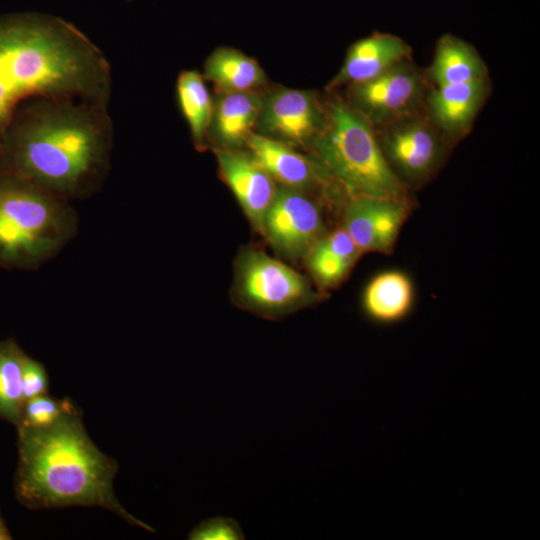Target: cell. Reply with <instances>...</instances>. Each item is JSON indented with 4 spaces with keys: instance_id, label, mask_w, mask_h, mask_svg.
I'll list each match as a JSON object with an SVG mask.
<instances>
[{
    "instance_id": "cell-19",
    "label": "cell",
    "mask_w": 540,
    "mask_h": 540,
    "mask_svg": "<svg viewBox=\"0 0 540 540\" xmlns=\"http://www.w3.org/2000/svg\"><path fill=\"white\" fill-rule=\"evenodd\" d=\"M486 67L478 53L463 40L443 36L436 48L430 68L435 86L486 78Z\"/></svg>"
},
{
    "instance_id": "cell-14",
    "label": "cell",
    "mask_w": 540,
    "mask_h": 540,
    "mask_svg": "<svg viewBox=\"0 0 540 540\" xmlns=\"http://www.w3.org/2000/svg\"><path fill=\"white\" fill-rule=\"evenodd\" d=\"M409 46L399 37L375 33L360 39L349 48L343 65L330 87L354 85L370 80L392 66L408 60Z\"/></svg>"
},
{
    "instance_id": "cell-20",
    "label": "cell",
    "mask_w": 540,
    "mask_h": 540,
    "mask_svg": "<svg viewBox=\"0 0 540 540\" xmlns=\"http://www.w3.org/2000/svg\"><path fill=\"white\" fill-rule=\"evenodd\" d=\"M360 250L343 229L319 239L309 251V265L324 285L340 281L358 257Z\"/></svg>"
},
{
    "instance_id": "cell-6",
    "label": "cell",
    "mask_w": 540,
    "mask_h": 540,
    "mask_svg": "<svg viewBox=\"0 0 540 540\" xmlns=\"http://www.w3.org/2000/svg\"><path fill=\"white\" fill-rule=\"evenodd\" d=\"M238 286L244 302L254 310L276 316L310 299L306 279L291 267L259 251H247L238 266Z\"/></svg>"
},
{
    "instance_id": "cell-5",
    "label": "cell",
    "mask_w": 540,
    "mask_h": 540,
    "mask_svg": "<svg viewBox=\"0 0 540 540\" xmlns=\"http://www.w3.org/2000/svg\"><path fill=\"white\" fill-rule=\"evenodd\" d=\"M312 145L319 164L351 197L403 200V185L386 161L372 124L347 102L331 101Z\"/></svg>"
},
{
    "instance_id": "cell-1",
    "label": "cell",
    "mask_w": 540,
    "mask_h": 540,
    "mask_svg": "<svg viewBox=\"0 0 540 540\" xmlns=\"http://www.w3.org/2000/svg\"><path fill=\"white\" fill-rule=\"evenodd\" d=\"M108 106L38 96L17 110L0 144V173L13 174L68 200L100 190L110 169Z\"/></svg>"
},
{
    "instance_id": "cell-17",
    "label": "cell",
    "mask_w": 540,
    "mask_h": 540,
    "mask_svg": "<svg viewBox=\"0 0 540 540\" xmlns=\"http://www.w3.org/2000/svg\"><path fill=\"white\" fill-rule=\"evenodd\" d=\"M413 304V286L401 271L390 270L375 276L367 285L363 306L367 316L381 324L405 318Z\"/></svg>"
},
{
    "instance_id": "cell-27",
    "label": "cell",
    "mask_w": 540,
    "mask_h": 540,
    "mask_svg": "<svg viewBox=\"0 0 540 540\" xmlns=\"http://www.w3.org/2000/svg\"><path fill=\"white\" fill-rule=\"evenodd\" d=\"M1 520H3V519H2V517H1V515H0V521H1Z\"/></svg>"
},
{
    "instance_id": "cell-11",
    "label": "cell",
    "mask_w": 540,
    "mask_h": 540,
    "mask_svg": "<svg viewBox=\"0 0 540 540\" xmlns=\"http://www.w3.org/2000/svg\"><path fill=\"white\" fill-rule=\"evenodd\" d=\"M406 216L403 200L352 197L344 230L360 251L391 250Z\"/></svg>"
},
{
    "instance_id": "cell-16",
    "label": "cell",
    "mask_w": 540,
    "mask_h": 540,
    "mask_svg": "<svg viewBox=\"0 0 540 540\" xmlns=\"http://www.w3.org/2000/svg\"><path fill=\"white\" fill-rule=\"evenodd\" d=\"M263 97L256 91L220 92L213 102L208 134L222 149H237L257 126Z\"/></svg>"
},
{
    "instance_id": "cell-26",
    "label": "cell",
    "mask_w": 540,
    "mask_h": 540,
    "mask_svg": "<svg viewBox=\"0 0 540 540\" xmlns=\"http://www.w3.org/2000/svg\"><path fill=\"white\" fill-rule=\"evenodd\" d=\"M11 539V535L8 531V529L6 528L3 520L0 521V540H10Z\"/></svg>"
},
{
    "instance_id": "cell-23",
    "label": "cell",
    "mask_w": 540,
    "mask_h": 540,
    "mask_svg": "<svg viewBox=\"0 0 540 540\" xmlns=\"http://www.w3.org/2000/svg\"><path fill=\"white\" fill-rule=\"evenodd\" d=\"M74 404L68 399H55L40 395L28 399L22 408L19 425L28 427H45L56 422Z\"/></svg>"
},
{
    "instance_id": "cell-2",
    "label": "cell",
    "mask_w": 540,
    "mask_h": 540,
    "mask_svg": "<svg viewBox=\"0 0 540 540\" xmlns=\"http://www.w3.org/2000/svg\"><path fill=\"white\" fill-rule=\"evenodd\" d=\"M110 64L76 26L48 14L0 18V144L20 103L38 96L108 106Z\"/></svg>"
},
{
    "instance_id": "cell-24",
    "label": "cell",
    "mask_w": 540,
    "mask_h": 540,
    "mask_svg": "<svg viewBox=\"0 0 540 540\" xmlns=\"http://www.w3.org/2000/svg\"><path fill=\"white\" fill-rule=\"evenodd\" d=\"M191 540H243L240 525L232 518L217 516L199 523L189 533Z\"/></svg>"
},
{
    "instance_id": "cell-18",
    "label": "cell",
    "mask_w": 540,
    "mask_h": 540,
    "mask_svg": "<svg viewBox=\"0 0 540 540\" xmlns=\"http://www.w3.org/2000/svg\"><path fill=\"white\" fill-rule=\"evenodd\" d=\"M203 77L213 82L220 92L254 91L267 79L254 58L230 47H220L208 56Z\"/></svg>"
},
{
    "instance_id": "cell-4",
    "label": "cell",
    "mask_w": 540,
    "mask_h": 540,
    "mask_svg": "<svg viewBox=\"0 0 540 540\" xmlns=\"http://www.w3.org/2000/svg\"><path fill=\"white\" fill-rule=\"evenodd\" d=\"M70 201L22 177L0 173V266L34 270L75 238Z\"/></svg>"
},
{
    "instance_id": "cell-12",
    "label": "cell",
    "mask_w": 540,
    "mask_h": 540,
    "mask_svg": "<svg viewBox=\"0 0 540 540\" xmlns=\"http://www.w3.org/2000/svg\"><path fill=\"white\" fill-rule=\"evenodd\" d=\"M216 158L224 180L244 212L253 225L262 230L277 190L273 178L250 154L236 149H217Z\"/></svg>"
},
{
    "instance_id": "cell-7",
    "label": "cell",
    "mask_w": 540,
    "mask_h": 540,
    "mask_svg": "<svg viewBox=\"0 0 540 540\" xmlns=\"http://www.w3.org/2000/svg\"><path fill=\"white\" fill-rule=\"evenodd\" d=\"M424 92L417 68L404 60L378 76L350 86L349 102L372 126L414 114Z\"/></svg>"
},
{
    "instance_id": "cell-13",
    "label": "cell",
    "mask_w": 540,
    "mask_h": 540,
    "mask_svg": "<svg viewBox=\"0 0 540 540\" xmlns=\"http://www.w3.org/2000/svg\"><path fill=\"white\" fill-rule=\"evenodd\" d=\"M245 145L273 180L283 186L303 191L328 176L318 161L309 159L283 142L252 132Z\"/></svg>"
},
{
    "instance_id": "cell-3",
    "label": "cell",
    "mask_w": 540,
    "mask_h": 540,
    "mask_svg": "<svg viewBox=\"0 0 540 540\" xmlns=\"http://www.w3.org/2000/svg\"><path fill=\"white\" fill-rule=\"evenodd\" d=\"M17 499L30 509L98 506L123 520L150 529L117 500L113 480L117 462L88 436L74 405L45 427L17 426Z\"/></svg>"
},
{
    "instance_id": "cell-9",
    "label": "cell",
    "mask_w": 540,
    "mask_h": 540,
    "mask_svg": "<svg viewBox=\"0 0 540 540\" xmlns=\"http://www.w3.org/2000/svg\"><path fill=\"white\" fill-rule=\"evenodd\" d=\"M380 127L377 140L395 174L419 180L438 164L442 155L440 130L430 119L414 113Z\"/></svg>"
},
{
    "instance_id": "cell-21",
    "label": "cell",
    "mask_w": 540,
    "mask_h": 540,
    "mask_svg": "<svg viewBox=\"0 0 540 540\" xmlns=\"http://www.w3.org/2000/svg\"><path fill=\"white\" fill-rule=\"evenodd\" d=\"M176 96L191 137L200 146L208 134L213 113V101L203 75L196 70L180 72L176 81Z\"/></svg>"
},
{
    "instance_id": "cell-25",
    "label": "cell",
    "mask_w": 540,
    "mask_h": 540,
    "mask_svg": "<svg viewBox=\"0 0 540 540\" xmlns=\"http://www.w3.org/2000/svg\"><path fill=\"white\" fill-rule=\"evenodd\" d=\"M48 377L44 366L37 360L24 355L22 363V392L24 402L36 396L46 395Z\"/></svg>"
},
{
    "instance_id": "cell-22",
    "label": "cell",
    "mask_w": 540,
    "mask_h": 540,
    "mask_svg": "<svg viewBox=\"0 0 540 540\" xmlns=\"http://www.w3.org/2000/svg\"><path fill=\"white\" fill-rule=\"evenodd\" d=\"M24 355L13 339L0 342V417L16 426L21 422L24 405L22 392Z\"/></svg>"
},
{
    "instance_id": "cell-10",
    "label": "cell",
    "mask_w": 540,
    "mask_h": 540,
    "mask_svg": "<svg viewBox=\"0 0 540 540\" xmlns=\"http://www.w3.org/2000/svg\"><path fill=\"white\" fill-rule=\"evenodd\" d=\"M323 229L317 205L303 191L283 185L277 188L262 232L278 252L290 258L306 255Z\"/></svg>"
},
{
    "instance_id": "cell-15",
    "label": "cell",
    "mask_w": 540,
    "mask_h": 540,
    "mask_svg": "<svg viewBox=\"0 0 540 540\" xmlns=\"http://www.w3.org/2000/svg\"><path fill=\"white\" fill-rule=\"evenodd\" d=\"M487 92V78L435 86L427 97L429 119L447 135H463L473 122Z\"/></svg>"
},
{
    "instance_id": "cell-8",
    "label": "cell",
    "mask_w": 540,
    "mask_h": 540,
    "mask_svg": "<svg viewBox=\"0 0 540 540\" xmlns=\"http://www.w3.org/2000/svg\"><path fill=\"white\" fill-rule=\"evenodd\" d=\"M327 117L311 91L278 87L263 96L257 126L261 135L290 146L313 144Z\"/></svg>"
}]
</instances>
